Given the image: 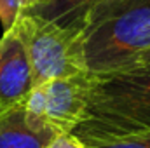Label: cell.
<instances>
[{
    "label": "cell",
    "instance_id": "1",
    "mask_svg": "<svg viewBox=\"0 0 150 148\" xmlns=\"http://www.w3.org/2000/svg\"><path fill=\"white\" fill-rule=\"evenodd\" d=\"M80 35L93 75L140 65L150 51V0H100L86 16Z\"/></svg>",
    "mask_w": 150,
    "mask_h": 148
},
{
    "label": "cell",
    "instance_id": "2",
    "mask_svg": "<svg viewBox=\"0 0 150 148\" xmlns=\"http://www.w3.org/2000/svg\"><path fill=\"white\" fill-rule=\"evenodd\" d=\"M150 129V63L96 75L86 118L75 134L86 147Z\"/></svg>",
    "mask_w": 150,
    "mask_h": 148
},
{
    "label": "cell",
    "instance_id": "3",
    "mask_svg": "<svg viewBox=\"0 0 150 148\" xmlns=\"http://www.w3.org/2000/svg\"><path fill=\"white\" fill-rule=\"evenodd\" d=\"M12 28L25 44L33 87L52 78L89 72L80 30L59 26L58 23L28 12H23Z\"/></svg>",
    "mask_w": 150,
    "mask_h": 148
},
{
    "label": "cell",
    "instance_id": "4",
    "mask_svg": "<svg viewBox=\"0 0 150 148\" xmlns=\"http://www.w3.org/2000/svg\"><path fill=\"white\" fill-rule=\"evenodd\" d=\"M96 75L91 72L52 78L32 89L23 106L30 117L58 134H68L86 118Z\"/></svg>",
    "mask_w": 150,
    "mask_h": 148
},
{
    "label": "cell",
    "instance_id": "5",
    "mask_svg": "<svg viewBox=\"0 0 150 148\" xmlns=\"http://www.w3.org/2000/svg\"><path fill=\"white\" fill-rule=\"evenodd\" d=\"M33 89L30 59L14 28L0 37V106L4 110L23 105Z\"/></svg>",
    "mask_w": 150,
    "mask_h": 148
},
{
    "label": "cell",
    "instance_id": "6",
    "mask_svg": "<svg viewBox=\"0 0 150 148\" xmlns=\"http://www.w3.org/2000/svg\"><path fill=\"white\" fill-rule=\"evenodd\" d=\"M56 136L59 134L30 117L23 105L0 113V148H47Z\"/></svg>",
    "mask_w": 150,
    "mask_h": 148
},
{
    "label": "cell",
    "instance_id": "7",
    "mask_svg": "<svg viewBox=\"0 0 150 148\" xmlns=\"http://www.w3.org/2000/svg\"><path fill=\"white\" fill-rule=\"evenodd\" d=\"M100 0H37L25 12L40 16L65 28L82 30L86 16Z\"/></svg>",
    "mask_w": 150,
    "mask_h": 148
},
{
    "label": "cell",
    "instance_id": "8",
    "mask_svg": "<svg viewBox=\"0 0 150 148\" xmlns=\"http://www.w3.org/2000/svg\"><path fill=\"white\" fill-rule=\"evenodd\" d=\"M26 0H0V23L4 32L11 30L25 12Z\"/></svg>",
    "mask_w": 150,
    "mask_h": 148
},
{
    "label": "cell",
    "instance_id": "9",
    "mask_svg": "<svg viewBox=\"0 0 150 148\" xmlns=\"http://www.w3.org/2000/svg\"><path fill=\"white\" fill-rule=\"evenodd\" d=\"M87 148H150V129L122 138V140H113V141H107V143H98Z\"/></svg>",
    "mask_w": 150,
    "mask_h": 148
},
{
    "label": "cell",
    "instance_id": "10",
    "mask_svg": "<svg viewBox=\"0 0 150 148\" xmlns=\"http://www.w3.org/2000/svg\"><path fill=\"white\" fill-rule=\"evenodd\" d=\"M47 148H87L75 134L68 132V134H59L52 140V143Z\"/></svg>",
    "mask_w": 150,
    "mask_h": 148
},
{
    "label": "cell",
    "instance_id": "11",
    "mask_svg": "<svg viewBox=\"0 0 150 148\" xmlns=\"http://www.w3.org/2000/svg\"><path fill=\"white\" fill-rule=\"evenodd\" d=\"M142 63H150V51L143 54V58H142Z\"/></svg>",
    "mask_w": 150,
    "mask_h": 148
},
{
    "label": "cell",
    "instance_id": "12",
    "mask_svg": "<svg viewBox=\"0 0 150 148\" xmlns=\"http://www.w3.org/2000/svg\"><path fill=\"white\" fill-rule=\"evenodd\" d=\"M35 2H37V0H26V7H25V9H28V7H30V5H33Z\"/></svg>",
    "mask_w": 150,
    "mask_h": 148
},
{
    "label": "cell",
    "instance_id": "13",
    "mask_svg": "<svg viewBox=\"0 0 150 148\" xmlns=\"http://www.w3.org/2000/svg\"><path fill=\"white\" fill-rule=\"evenodd\" d=\"M2 111H5V110H4V108H2V106H0V113H2Z\"/></svg>",
    "mask_w": 150,
    "mask_h": 148
}]
</instances>
